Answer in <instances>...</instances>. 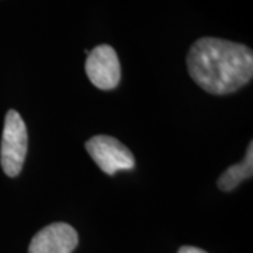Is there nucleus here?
Wrapping results in <instances>:
<instances>
[{"instance_id":"1","label":"nucleus","mask_w":253,"mask_h":253,"mask_svg":"<svg viewBox=\"0 0 253 253\" xmlns=\"http://www.w3.org/2000/svg\"><path fill=\"white\" fill-rule=\"evenodd\" d=\"M191 79L211 94H229L252 81V49L228 40L204 37L187 54Z\"/></svg>"},{"instance_id":"2","label":"nucleus","mask_w":253,"mask_h":253,"mask_svg":"<svg viewBox=\"0 0 253 253\" xmlns=\"http://www.w3.org/2000/svg\"><path fill=\"white\" fill-rule=\"evenodd\" d=\"M28 148L27 126L16 110H9L4 118L0 163L9 177L20 174L26 161Z\"/></svg>"},{"instance_id":"3","label":"nucleus","mask_w":253,"mask_h":253,"mask_svg":"<svg viewBox=\"0 0 253 253\" xmlns=\"http://www.w3.org/2000/svg\"><path fill=\"white\" fill-rule=\"evenodd\" d=\"M86 151L100 169L107 174L135 168V158L126 145L109 135H96L86 142Z\"/></svg>"},{"instance_id":"4","label":"nucleus","mask_w":253,"mask_h":253,"mask_svg":"<svg viewBox=\"0 0 253 253\" xmlns=\"http://www.w3.org/2000/svg\"><path fill=\"white\" fill-rule=\"evenodd\" d=\"M86 75L97 89H116L121 79V65L114 48L106 44L93 48L86 59Z\"/></svg>"},{"instance_id":"5","label":"nucleus","mask_w":253,"mask_h":253,"mask_svg":"<svg viewBox=\"0 0 253 253\" xmlns=\"http://www.w3.org/2000/svg\"><path fill=\"white\" fill-rule=\"evenodd\" d=\"M78 242V232L73 226L55 222L37 232L31 239L28 253H72Z\"/></svg>"},{"instance_id":"6","label":"nucleus","mask_w":253,"mask_h":253,"mask_svg":"<svg viewBox=\"0 0 253 253\" xmlns=\"http://www.w3.org/2000/svg\"><path fill=\"white\" fill-rule=\"evenodd\" d=\"M253 174V144H249L245 159L238 165H232L218 179V187L222 191H231L239 186L245 179L252 177Z\"/></svg>"},{"instance_id":"7","label":"nucleus","mask_w":253,"mask_h":253,"mask_svg":"<svg viewBox=\"0 0 253 253\" xmlns=\"http://www.w3.org/2000/svg\"><path fill=\"white\" fill-rule=\"evenodd\" d=\"M177 253H207L204 252L203 249H199V248H194V246H183L179 249Z\"/></svg>"}]
</instances>
